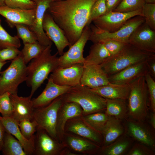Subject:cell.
I'll use <instances>...</instances> for the list:
<instances>
[{"instance_id": "obj_20", "label": "cell", "mask_w": 155, "mask_h": 155, "mask_svg": "<svg viewBox=\"0 0 155 155\" xmlns=\"http://www.w3.org/2000/svg\"><path fill=\"white\" fill-rule=\"evenodd\" d=\"M111 84L108 75L100 65L83 66L80 84L90 88H97Z\"/></svg>"}, {"instance_id": "obj_32", "label": "cell", "mask_w": 155, "mask_h": 155, "mask_svg": "<svg viewBox=\"0 0 155 155\" xmlns=\"http://www.w3.org/2000/svg\"><path fill=\"white\" fill-rule=\"evenodd\" d=\"M109 117L105 113L100 112L81 116L82 119L86 123L101 134Z\"/></svg>"}, {"instance_id": "obj_6", "label": "cell", "mask_w": 155, "mask_h": 155, "mask_svg": "<svg viewBox=\"0 0 155 155\" xmlns=\"http://www.w3.org/2000/svg\"><path fill=\"white\" fill-rule=\"evenodd\" d=\"M144 22L145 19L143 16H136L128 20L121 28L113 32L106 31L91 24L89 40L93 43L110 40L129 43V38L131 34L137 27Z\"/></svg>"}, {"instance_id": "obj_39", "label": "cell", "mask_w": 155, "mask_h": 155, "mask_svg": "<svg viewBox=\"0 0 155 155\" xmlns=\"http://www.w3.org/2000/svg\"><path fill=\"white\" fill-rule=\"evenodd\" d=\"M11 94L6 92L0 95V113L3 117H11L13 108L10 96Z\"/></svg>"}, {"instance_id": "obj_18", "label": "cell", "mask_w": 155, "mask_h": 155, "mask_svg": "<svg viewBox=\"0 0 155 155\" xmlns=\"http://www.w3.org/2000/svg\"><path fill=\"white\" fill-rule=\"evenodd\" d=\"M81 116L69 120L65 125V132L71 133L86 139L100 146L103 143L102 135L86 123Z\"/></svg>"}, {"instance_id": "obj_43", "label": "cell", "mask_w": 155, "mask_h": 155, "mask_svg": "<svg viewBox=\"0 0 155 155\" xmlns=\"http://www.w3.org/2000/svg\"><path fill=\"white\" fill-rule=\"evenodd\" d=\"M18 49L9 47L0 49V62L7 61L16 58L20 53Z\"/></svg>"}, {"instance_id": "obj_50", "label": "cell", "mask_w": 155, "mask_h": 155, "mask_svg": "<svg viewBox=\"0 0 155 155\" xmlns=\"http://www.w3.org/2000/svg\"><path fill=\"white\" fill-rule=\"evenodd\" d=\"M7 63V61L0 62V74L1 72V70L3 67Z\"/></svg>"}, {"instance_id": "obj_9", "label": "cell", "mask_w": 155, "mask_h": 155, "mask_svg": "<svg viewBox=\"0 0 155 155\" xmlns=\"http://www.w3.org/2000/svg\"><path fill=\"white\" fill-rule=\"evenodd\" d=\"M90 32V25L86 26L78 40L69 47L67 51L58 57L57 68L66 67L77 64L83 65L85 60L84 49L89 40Z\"/></svg>"}, {"instance_id": "obj_24", "label": "cell", "mask_w": 155, "mask_h": 155, "mask_svg": "<svg viewBox=\"0 0 155 155\" xmlns=\"http://www.w3.org/2000/svg\"><path fill=\"white\" fill-rule=\"evenodd\" d=\"M0 120L6 131L13 136L20 142L27 155H34V137L30 140L26 139L20 130L18 122L11 117L0 116Z\"/></svg>"}, {"instance_id": "obj_30", "label": "cell", "mask_w": 155, "mask_h": 155, "mask_svg": "<svg viewBox=\"0 0 155 155\" xmlns=\"http://www.w3.org/2000/svg\"><path fill=\"white\" fill-rule=\"evenodd\" d=\"M1 151L5 155H27L19 141L6 131Z\"/></svg>"}, {"instance_id": "obj_4", "label": "cell", "mask_w": 155, "mask_h": 155, "mask_svg": "<svg viewBox=\"0 0 155 155\" xmlns=\"http://www.w3.org/2000/svg\"><path fill=\"white\" fill-rule=\"evenodd\" d=\"M155 54L141 50L129 43L126 44L118 53L100 65L108 76L133 65L146 61Z\"/></svg>"}, {"instance_id": "obj_52", "label": "cell", "mask_w": 155, "mask_h": 155, "mask_svg": "<svg viewBox=\"0 0 155 155\" xmlns=\"http://www.w3.org/2000/svg\"><path fill=\"white\" fill-rule=\"evenodd\" d=\"M5 5V0H0V6Z\"/></svg>"}, {"instance_id": "obj_2", "label": "cell", "mask_w": 155, "mask_h": 155, "mask_svg": "<svg viewBox=\"0 0 155 155\" xmlns=\"http://www.w3.org/2000/svg\"><path fill=\"white\" fill-rule=\"evenodd\" d=\"M52 44L46 46L41 54L32 60L27 66V85L31 88L29 95L35 92L47 78L49 74L57 67L58 53H51Z\"/></svg>"}, {"instance_id": "obj_35", "label": "cell", "mask_w": 155, "mask_h": 155, "mask_svg": "<svg viewBox=\"0 0 155 155\" xmlns=\"http://www.w3.org/2000/svg\"><path fill=\"white\" fill-rule=\"evenodd\" d=\"M14 27H15L17 30L16 36L22 40L24 44L37 41L36 35L28 26L23 24H18L15 25Z\"/></svg>"}, {"instance_id": "obj_25", "label": "cell", "mask_w": 155, "mask_h": 155, "mask_svg": "<svg viewBox=\"0 0 155 155\" xmlns=\"http://www.w3.org/2000/svg\"><path fill=\"white\" fill-rule=\"evenodd\" d=\"M90 89L93 92L106 99L127 100L130 91V86L129 84L111 83L108 85Z\"/></svg>"}, {"instance_id": "obj_49", "label": "cell", "mask_w": 155, "mask_h": 155, "mask_svg": "<svg viewBox=\"0 0 155 155\" xmlns=\"http://www.w3.org/2000/svg\"><path fill=\"white\" fill-rule=\"evenodd\" d=\"M155 113L153 112L150 116V123L153 128H155Z\"/></svg>"}, {"instance_id": "obj_51", "label": "cell", "mask_w": 155, "mask_h": 155, "mask_svg": "<svg viewBox=\"0 0 155 155\" xmlns=\"http://www.w3.org/2000/svg\"><path fill=\"white\" fill-rule=\"evenodd\" d=\"M146 3H155V0H145Z\"/></svg>"}, {"instance_id": "obj_11", "label": "cell", "mask_w": 155, "mask_h": 155, "mask_svg": "<svg viewBox=\"0 0 155 155\" xmlns=\"http://www.w3.org/2000/svg\"><path fill=\"white\" fill-rule=\"evenodd\" d=\"M137 16H143L142 9L127 12L111 11L96 19L92 22L99 28L113 32L121 28L128 20Z\"/></svg>"}, {"instance_id": "obj_38", "label": "cell", "mask_w": 155, "mask_h": 155, "mask_svg": "<svg viewBox=\"0 0 155 155\" xmlns=\"http://www.w3.org/2000/svg\"><path fill=\"white\" fill-rule=\"evenodd\" d=\"M142 12L145 22L155 31V3H145L142 8Z\"/></svg>"}, {"instance_id": "obj_31", "label": "cell", "mask_w": 155, "mask_h": 155, "mask_svg": "<svg viewBox=\"0 0 155 155\" xmlns=\"http://www.w3.org/2000/svg\"><path fill=\"white\" fill-rule=\"evenodd\" d=\"M131 144L129 139L122 137L108 146L100 147L98 152L103 155H122L129 148Z\"/></svg>"}, {"instance_id": "obj_14", "label": "cell", "mask_w": 155, "mask_h": 155, "mask_svg": "<svg viewBox=\"0 0 155 155\" xmlns=\"http://www.w3.org/2000/svg\"><path fill=\"white\" fill-rule=\"evenodd\" d=\"M0 15L5 19L6 22L11 28L18 24H24L30 27L34 22L35 9L12 8L5 5L0 6Z\"/></svg>"}, {"instance_id": "obj_37", "label": "cell", "mask_w": 155, "mask_h": 155, "mask_svg": "<svg viewBox=\"0 0 155 155\" xmlns=\"http://www.w3.org/2000/svg\"><path fill=\"white\" fill-rule=\"evenodd\" d=\"M18 124L22 133L26 139L30 140L34 138L38 127V124L35 120H24L18 122Z\"/></svg>"}, {"instance_id": "obj_17", "label": "cell", "mask_w": 155, "mask_h": 155, "mask_svg": "<svg viewBox=\"0 0 155 155\" xmlns=\"http://www.w3.org/2000/svg\"><path fill=\"white\" fill-rule=\"evenodd\" d=\"M35 3V17L34 24L29 27L36 35L37 41L42 45L47 46L52 42L47 37L42 27V22L46 12L52 2L57 0H32Z\"/></svg>"}, {"instance_id": "obj_13", "label": "cell", "mask_w": 155, "mask_h": 155, "mask_svg": "<svg viewBox=\"0 0 155 155\" xmlns=\"http://www.w3.org/2000/svg\"><path fill=\"white\" fill-rule=\"evenodd\" d=\"M42 27L47 37L54 43L58 54L62 55L65 49L70 47V44L63 30L47 11L44 17Z\"/></svg>"}, {"instance_id": "obj_44", "label": "cell", "mask_w": 155, "mask_h": 155, "mask_svg": "<svg viewBox=\"0 0 155 155\" xmlns=\"http://www.w3.org/2000/svg\"><path fill=\"white\" fill-rule=\"evenodd\" d=\"M100 43L104 44L112 56L120 51L127 44L113 40L106 41Z\"/></svg>"}, {"instance_id": "obj_29", "label": "cell", "mask_w": 155, "mask_h": 155, "mask_svg": "<svg viewBox=\"0 0 155 155\" xmlns=\"http://www.w3.org/2000/svg\"><path fill=\"white\" fill-rule=\"evenodd\" d=\"M105 113L119 119L125 118L128 113L127 100L106 99Z\"/></svg>"}, {"instance_id": "obj_22", "label": "cell", "mask_w": 155, "mask_h": 155, "mask_svg": "<svg viewBox=\"0 0 155 155\" xmlns=\"http://www.w3.org/2000/svg\"><path fill=\"white\" fill-rule=\"evenodd\" d=\"M146 60L133 65L115 73L108 75L109 82L113 84H129L139 78L144 76L148 72Z\"/></svg>"}, {"instance_id": "obj_16", "label": "cell", "mask_w": 155, "mask_h": 155, "mask_svg": "<svg viewBox=\"0 0 155 155\" xmlns=\"http://www.w3.org/2000/svg\"><path fill=\"white\" fill-rule=\"evenodd\" d=\"M62 142L76 155L93 154L98 152L100 146L86 139L73 134L65 132Z\"/></svg>"}, {"instance_id": "obj_10", "label": "cell", "mask_w": 155, "mask_h": 155, "mask_svg": "<svg viewBox=\"0 0 155 155\" xmlns=\"http://www.w3.org/2000/svg\"><path fill=\"white\" fill-rule=\"evenodd\" d=\"M34 137V155H63L67 147L52 137L44 129L38 127Z\"/></svg>"}, {"instance_id": "obj_36", "label": "cell", "mask_w": 155, "mask_h": 155, "mask_svg": "<svg viewBox=\"0 0 155 155\" xmlns=\"http://www.w3.org/2000/svg\"><path fill=\"white\" fill-rule=\"evenodd\" d=\"M145 3V0H122L113 11L123 12L133 11L142 9Z\"/></svg>"}, {"instance_id": "obj_5", "label": "cell", "mask_w": 155, "mask_h": 155, "mask_svg": "<svg viewBox=\"0 0 155 155\" xmlns=\"http://www.w3.org/2000/svg\"><path fill=\"white\" fill-rule=\"evenodd\" d=\"M130 90L127 99L128 114L132 120L142 122L148 115V100L144 76L129 84Z\"/></svg>"}, {"instance_id": "obj_47", "label": "cell", "mask_w": 155, "mask_h": 155, "mask_svg": "<svg viewBox=\"0 0 155 155\" xmlns=\"http://www.w3.org/2000/svg\"><path fill=\"white\" fill-rule=\"evenodd\" d=\"M122 0H105L106 13L113 11L119 5Z\"/></svg>"}, {"instance_id": "obj_26", "label": "cell", "mask_w": 155, "mask_h": 155, "mask_svg": "<svg viewBox=\"0 0 155 155\" xmlns=\"http://www.w3.org/2000/svg\"><path fill=\"white\" fill-rule=\"evenodd\" d=\"M142 123L132 119L129 121L127 125L128 133L138 142L148 146L154 147V138L150 131Z\"/></svg>"}, {"instance_id": "obj_41", "label": "cell", "mask_w": 155, "mask_h": 155, "mask_svg": "<svg viewBox=\"0 0 155 155\" xmlns=\"http://www.w3.org/2000/svg\"><path fill=\"white\" fill-rule=\"evenodd\" d=\"M147 90L148 104L153 113H155V80L148 73L144 75Z\"/></svg>"}, {"instance_id": "obj_12", "label": "cell", "mask_w": 155, "mask_h": 155, "mask_svg": "<svg viewBox=\"0 0 155 155\" xmlns=\"http://www.w3.org/2000/svg\"><path fill=\"white\" fill-rule=\"evenodd\" d=\"M129 42L141 50L155 53V31L144 22L132 32Z\"/></svg>"}, {"instance_id": "obj_7", "label": "cell", "mask_w": 155, "mask_h": 155, "mask_svg": "<svg viewBox=\"0 0 155 155\" xmlns=\"http://www.w3.org/2000/svg\"><path fill=\"white\" fill-rule=\"evenodd\" d=\"M27 76V66L20 53L7 68L0 74V95L6 92L17 93L18 88L25 82Z\"/></svg>"}, {"instance_id": "obj_48", "label": "cell", "mask_w": 155, "mask_h": 155, "mask_svg": "<svg viewBox=\"0 0 155 155\" xmlns=\"http://www.w3.org/2000/svg\"><path fill=\"white\" fill-rule=\"evenodd\" d=\"M6 131L5 129L0 120V151L2 148L4 135Z\"/></svg>"}, {"instance_id": "obj_23", "label": "cell", "mask_w": 155, "mask_h": 155, "mask_svg": "<svg viewBox=\"0 0 155 155\" xmlns=\"http://www.w3.org/2000/svg\"><path fill=\"white\" fill-rule=\"evenodd\" d=\"M71 87L58 85L49 77L42 92L36 98L32 99L34 107L35 108L42 107L48 105L66 93Z\"/></svg>"}, {"instance_id": "obj_33", "label": "cell", "mask_w": 155, "mask_h": 155, "mask_svg": "<svg viewBox=\"0 0 155 155\" xmlns=\"http://www.w3.org/2000/svg\"><path fill=\"white\" fill-rule=\"evenodd\" d=\"M24 44L23 47L20 51V54L26 65L33 59L38 57L46 47L38 41Z\"/></svg>"}, {"instance_id": "obj_3", "label": "cell", "mask_w": 155, "mask_h": 155, "mask_svg": "<svg viewBox=\"0 0 155 155\" xmlns=\"http://www.w3.org/2000/svg\"><path fill=\"white\" fill-rule=\"evenodd\" d=\"M61 96L64 102L78 104L82 109V115L100 112L106 109V99L80 84L71 87Z\"/></svg>"}, {"instance_id": "obj_42", "label": "cell", "mask_w": 155, "mask_h": 155, "mask_svg": "<svg viewBox=\"0 0 155 155\" xmlns=\"http://www.w3.org/2000/svg\"><path fill=\"white\" fill-rule=\"evenodd\" d=\"M5 5L12 8L24 9H35L36 5L32 0H5Z\"/></svg>"}, {"instance_id": "obj_45", "label": "cell", "mask_w": 155, "mask_h": 155, "mask_svg": "<svg viewBox=\"0 0 155 155\" xmlns=\"http://www.w3.org/2000/svg\"><path fill=\"white\" fill-rule=\"evenodd\" d=\"M151 150L139 144L136 143L127 153L128 155H152Z\"/></svg>"}, {"instance_id": "obj_19", "label": "cell", "mask_w": 155, "mask_h": 155, "mask_svg": "<svg viewBox=\"0 0 155 155\" xmlns=\"http://www.w3.org/2000/svg\"><path fill=\"white\" fill-rule=\"evenodd\" d=\"M82 115V109L78 104L74 102H64L57 114L56 130L59 142H62L67 122L71 119Z\"/></svg>"}, {"instance_id": "obj_27", "label": "cell", "mask_w": 155, "mask_h": 155, "mask_svg": "<svg viewBox=\"0 0 155 155\" xmlns=\"http://www.w3.org/2000/svg\"><path fill=\"white\" fill-rule=\"evenodd\" d=\"M124 129L120 120L109 116L101 133L103 138L102 146H108L122 135Z\"/></svg>"}, {"instance_id": "obj_1", "label": "cell", "mask_w": 155, "mask_h": 155, "mask_svg": "<svg viewBox=\"0 0 155 155\" xmlns=\"http://www.w3.org/2000/svg\"><path fill=\"white\" fill-rule=\"evenodd\" d=\"M97 0H57L47 11L63 30L70 44L76 42L86 26Z\"/></svg>"}, {"instance_id": "obj_28", "label": "cell", "mask_w": 155, "mask_h": 155, "mask_svg": "<svg viewBox=\"0 0 155 155\" xmlns=\"http://www.w3.org/2000/svg\"><path fill=\"white\" fill-rule=\"evenodd\" d=\"M112 56L103 43H93L90 47L89 54L85 58L83 66L100 65Z\"/></svg>"}, {"instance_id": "obj_46", "label": "cell", "mask_w": 155, "mask_h": 155, "mask_svg": "<svg viewBox=\"0 0 155 155\" xmlns=\"http://www.w3.org/2000/svg\"><path fill=\"white\" fill-rule=\"evenodd\" d=\"M146 65L148 72L155 80V54L146 59Z\"/></svg>"}, {"instance_id": "obj_40", "label": "cell", "mask_w": 155, "mask_h": 155, "mask_svg": "<svg viewBox=\"0 0 155 155\" xmlns=\"http://www.w3.org/2000/svg\"><path fill=\"white\" fill-rule=\"evenodd\" d=\"M106 12L105 0H97L93 5L86 26H89L93 21Z\"/></svg>"}, {"instance_id": "obj_21", "label": "cell", "mask_w": 155, "mask_h": 155, "mask_svg": "<svg viewBox=\"0 0 155 155\" xmlns=\"http://www.w3.org/2000/svg\"><path fill=\"white\" fill-rule=\"evenodd\" d=\"M10 98L13 108L11 117L18 122L24 120L32 121L35 108L32 97L20 96L16 93L11 94Z\"/></svg>"}, {"instance_id": "obj_34", "label": "cell", "mask_w": 155, "mask_h": 155, "mask_svg": "<svg viewBox=\"0 0 155 155\" xmlns=\"http://www.w3.org/2000/svg\"><path fill=\"white\" fill-rule=\"evenodd\" d=\"M21 45L20 39L17 36L11 35L3 28L0 18V49L9 47L18 49Z\"/></svg>"}, {"instance_id": "obj_53", "label": "cell", "mask_w": 155, "mask_h": 155, "mask_svg": "<svg viewBox=\"0 0 155 155\" xmlns=\"http://www.w3.org/2000/svg\"></svg>"}, {"instance_id": "obj_8", "label": "cell", "mask_w": 155, "mask_h": 155, "mask_svg": "<svg viewBox=\"0 0 155 155\" xmlns=\"http://www.w3.org/2000/svg\"><path fill=\"white\" fill-rule=\"evenodd\" d=\"M63 102L60 96L45 106L35 108L33 113V120L37 123L38 127L44 129L58 141L56 130L57 114Z\"/></svg>"}, {"instance_id": "obj_15", "label": "cell", "mask_w": 155, "mask_h": 155, "mask_svg": "<svg viewBox=\"0 0 155 155\" xmlns=\"http://www.w3.org/2000/svg\"><path fill=\"white\" fill-rule=\"evenodd\" d=\"M83 69V65L81 64L65 68H57L49 77L58 85L72 87L80 84Z\"/></svg>"}]
</instances>
